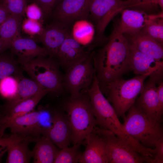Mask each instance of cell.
Masks as SVG:
<instances>
[{"label": "cell", "mask_w": 163, "mask_h": 163, "mask_svg": "<svg viewBox=\"0 0 163 163\" xmlns=\"http://www.w3.org/2000/svg\"><path fill=\"white\" fill-rule=\"evenodd\" d=\"M129 45L124 34L110 38L96 54H92L95 75L103 94H106L108 84L130 71Z\"/></svg>", "instance_id": "6da1fadb"}, {"label": "cell", "mask_w": 163, "mask_h": 163, "mask_svg": "<svg viewBox=\"0 0 163 163\" xmlns=\"http://www.w3.org/2000/svg\"><path fill=\"white\" fill-rule=\"evenodd\" d=\"M63 107L71 127L72 142L73 145H85V140L97 126L86 91L67 98L63 102Z\"/></svg>", "instance_id": "7a4b0ae2"}, {"label": "cell", "mask_w": 163, "mask_h": 163, "mask_svg": "<svg viewBox=\"0 0 163 163\" xmlns=\"http://www.w3.org/2000/svg\"><path fill=\"white\" fill-rule=\"evenodd\" d=\"M147 75H136L129 79L122 77L110 82L107 88V99L112 104L118 117H124L142 92Z\"/></svg>", "instance_id": "3957f363"}, {"label": "cell", "mask_w": 163, "mask_h": 163, "mask_svg": "<svg viewBox=\"0 0 163 163\" xmlns=\"http://www.w3.org/2000/svg\"><path fill=\"white\" fill-rule=\"evenodd\" d=\"M91 105L97 125L108 130L122 139L141 154H144L147 148L133 138L126 131L118 119L110 103L103 95L95 97Z\"/></svg>", "instance_id": "277c9868"}, {"label": "cell", "mask_w": 163, "mask_h": 163, "mask_svg": "<svg viewBox=\"0 0 163 163\" xmlns=\"http://www.w3.org/2000/svg\"><path fill=\"white\" fill-rule=\"evenodd\" d=\"M19 63L32 79L49 92L58 94L63 91L59 65L52 58L40 56Z\"/></svg>", "instance_id": "5b68a950"}, {"label": "cell", "mask_w": 163, "mask_h": 163, "mask_svg": "<svg viewBox=\"0 0 163 163\" xmlns=\"http://www.w3.org/2000/svg\"><path fill=\"white\" fill-rule=\"evenodd\" d=\"M127 111L123 125L127 132L137 142L144 146H152L163 138L161 123L150 119L134 105Z\"/></svg>", "instance_id": "8992f818"}, {"label": "cell", "mask_w": 163, "mask_h": 163, "mask_svg": "<svg viewBox=\"0 0 163 163\" xmlns=\"http://www.w3.org/2000/svg\"><path fill=\"white\" fill-rule=\"evenodd\" d=\"M103 140L108 163H141L145 158L111 131L96 126L93 131Z\"/></svg>", "instance_id": "52a82bcc"}, {"label": "cell", "mask_w": 163, "mask_h": 163, "mask_svg": "<svg viewBox=\"0 0 163 163\" xmlns=\"http://www.w3.org/2000/svg\"><path fill=\"white\" fill-rule=\"evenodd\" d=\"M138 7L132 0H91L89 18L94 23L97 36H101L108 24L118 14L127 8Z\"/></svg>", "instance_id": "ba28073f"}, {"label": "cell", "mask_w": 163, "mask_h": 163, "mask_svg": "<svg viewBox=\"0 0 163 163\" xmlns=\"http://www.w3.org/2000/svg\"><path fill=\"white\" fill-rule=\"evenodd\" d=\"M63 76L64 89L74 96L91 86L95 75L92 60V54L85 60L67 69Z\"/></svg>", "instance_id": "9c48e42d"}, {"label": "cell", "mask_w": 163, "mask_h": 163, "mask_svg": "<svg viewBox=\"0 0 163 163\" xmlns=\"http://www.w3.org/2000/svg\"><path fill=\"white\" fill-rule=\"evenodd\" d=\"M91 0H59L51 14L56 21L70 27L76 21L87 19Z\"/></svg>", "instance_id": "30bf717a"}, {"label": "cell", "mask_w": 163, "mask_h": 163, "mask_svg": "<svg viewBox=\"0 0 163 163\" xmlns=\"http://www.w3.org/2000/svg\"><path fill=\"white\" fill-rule=\"evenodd\" d=\"M129 45V68L136 75H147L158 84L162 81L163 62L156 60Z\"/></svg>", "instance_id": "8fae6325"}, {"label": "cell", "mask_w": 163, "mask_h": 163, "mask_svg": "<svg viewBox=\"0 0 163 163\" xmlns=\"http://www.w3.org/2000/svg\"><path fill=\"white\" fill-rule=\"evenodd\" d=\"M156 84L154 80L149 78L144 83L143 89L133 105L150 119L161 123L162 116L159 112Z\"/></svg>", "instance_id": "7c38bea8"}, {"label": "cell", "mask_w": 163, "mask_h": 163, "mask_svg": "<svg viewBox=\"0 0 163 163\" xmlns=\"http://www.w3.org/2000/svg\"><path fill=\"white\" fill-rule=\"evenodd\" d=\"M70 34V27L54 21L43 28L37 40L43 44L48 56L56 57L61 46Z\"/></svg>", "instance_id": "4fadbf2b"}, {"label": "cell", "mask_w": 163, "mask_h": 163, "mask_svg": "<svg viewBox=\"0 0 163 163\" xmlns=\"http://www.w3.org/2000/svg\"><path fill=\"white\" fill-rule=\"evenodd\" d=\"M90 54L72 37L71 33L61 46L56 57L59 65L66 70L85 60Z\"/></svg>", "instance_id": "5bb4252c"}, {"label": "cell", "mask_w": 163, "mask_h": 163, "mask_svg": "<svg viewBox=\"0 0 163 163\" xmlns=\"http://www.w3.org/2000/svg\"><path fill=\"white\" fill-rule=\"evenodd\" d=\"M54 118L53 126L43 135L60 149L69 147L72 142V129L66 114L54 110Z\"/></svg>", "instance_id": "9a60e30c"}, {"label": "cell", "mask_w": 163, "mask_h": 163, "mask_svg": "<svg viewBox=\"0 0 163 163\" xmlns=\"http://www.w3.org/2000/svg\"><path fill=\"white\" fill-rule=\"evenodd\" d=\"M40 113L33 111L17 117L7 123L3 128H9L12 133L24 137H38L42 135Z\"/></svg>", "instance_id": "2e32d148"}, {"label": "cell", "mask_w": 163, "mask_h": 163, "mask_svg": "<svg viewBox=\"0 0 163 163\" xmlns=\"http://www.w3.org/2000/svg\"><path fill=\"white\" fill-rule=\"evenodd\" d=\"M49 93L48 90L43 89L10 109H0V136L3 135V128L7 123L17 117L34 110L42 98Z\"/></svg>", "instance_id": "e0dca14e"}, {"label": "cell", "mask_w": 163, "mask_h": 163, "mask_svg": "<svg viewBox=\"0 0 163 163\" xmlns=\"http://www.w3.org/2000/svg\"><path fill=\"white\" fill-rule=\"evenodd\" d=\"M147 15L138 10H124L120 20L114 28L110 38L124 34H132L139 31L145 25Z\"/></svg>", "instance_id": "ac0fdd59"}, {"label": "cell", "mask_w": 163, "mask_h": 163, "mask_svg": "<svg viewBox=\"0 0 163 163\" xmlns=\"http://www.w3.org/2000/svg\"><path fill=\"white\" fill-rule=\"evenodd\" d=\"M128 35V38H126L130 45L156 60L163 61V45L141 30Z\"/></svg>", "instance_id": "d6986e66"}, {"label": "cell", "mask_w": 163, "mask_h": 163, "mask_svg": "<svg viewBox=\"0 0 163 163\" xmlns=\"http://www.w3.org/2000/svg\"><path fill=\"white\" fill-rule=\"evenodd\" d=\"M86 147L79 161L80 163H108L104 143L92 131L85 140Z\"/></svg>", "instance_id": "ffe728a7"}, {"label": "cell", "mask_w": 163, "mask_h": 163, "mask_svg": "<svg viewBox=\"0 0 163 163\" xmlns=\"http://www.w3.org/2000/svg\"><path fill=\"white\" fill-rule=\"evenodd\" d=\"M10 48L13 53L18 57L19 63L38 56L48 55L46 49L38 46L32 39L23 38L21 36L13 42Z\"/></svg>", "instance_id": "44dd1931"}, {"label": "cell", "mask_w": 163, "mask_h": 163, "mask_svg": "<svg viewBox=\"0 0 163 163\" xmlns=\"http://www.w3.org/2000/svg\"><path fill=\"white\" fill-rule=\"evenodd\" d=\"M21 74L20 73L15 76L18 80V90L16 94L12 98L8 100L6 103L0 108V109H10L45 89L33 79L23 77Z\"/></svg>", "instance_id": "7402d4cb"}, {"label": "cell", "mask_w": 163, "mask_h": 163, "mask_svg": "<svg viewBox=\"0 0 163 163\" xmlns=\"http://www.w3.org/2000/svg\"><path fill=\"white\" fill-rule=\"evenodd\" d=\"M22 16L10 14L7 19L0 25V53L10 48L13 42L21 37Z\"/></svg>", "instance_id": "603a6c76"}, {"label": "cell", "mask_w": 163, "mask_h": 163, "mask_svg": "<svg viewBox=\"0 0 163 163\" xmlns=\"http://www.w3.org/2000/svg\"><path fill=\"white\" fill-rule=\"evenodd\" d=\"M33 151L34 163H53L60 149L47 137L40 136Z\"/></svg>", "instance_id": "cb8c5ba5"}, {"label": "cell", "mask_w": 163, "mask_h": 163, "mask_svg": "<svg viewBox=\"0 0 163 163\" xmlns=\"http://www.w3.org/2000/svg\"><path fill=\"white\" fill-rule=\"evenodd\" d=\"M31 142L30 140H23L10 145L8 147V155L6 162L29 163L33 157V151L29 148V144Z\"/></svg>", "instance_id": "d4e9b609"}, {"label": "cell", "mask_w": 163, "mask_h": 163, "mask_svg": "<svg viewBox=\"0 0 163 163\" xmlns=\"http://www.w3.org/2000/svg\"><path fill=\"white\" fill-rule=\"evenodd\" d=\"M95 29L93 24L87 19L75 21L71 33L72 37L82 45H86L93 40Z\"/></svg>", "instance_id": "484cf974"}, {"label": "cell", "mask_w": 163, "mask_h": 163, "mask_svg": "<svg viewBox=\"0 0 163 163\" xmlns=\"http://www.w3.org/2000/svg\"><path fill=\"white\" fill-rule=\"evenodd\" d=\"M141 30L163 45V18L149 19L147 16L145 25Z\"/></svg>", "instance_id": "4316f807"}, {"label": "cell", "mask_w": 163, "mask_h": 163, "mask_svg": "<svg viewBox=\"0 0 163 163\" xmlns=\"http://www.w3.org/2000/svg\"><path fill=\"white\" fill-rule=\"evenodd\" d=\"M81 144H76L71 147L60 149L53 163H77L79 162L82 152Z\"/></svg>", "instance_id": "83f0119b"}, {"label": "cell", "mask_w": 163, "mask_h": 163, "mask_svg": "<svg viewBox=\"0 0 163 163\" xmlns=\"http://www.w3.org/2000/svg\"><path fill=\"white\" fill-rule=\"evenodd\" d=\"M18 80L15 76L6 77L0 80V94L8 100L14 97L18 90Z\"/></svg>", "instance_id": "f1b7e54d"}, {"label": "cell", "mask_w": 163, "mask_h": 163, "mask_svg": "<svg viewBox=\"0 0 163 163\" xmlns=\"http://www.w3.org/2000/svg\"><path fill=\"white\" fill-rule=\"evenodd\" d=\"M18 62L12 57L5 55H0V80L4 78L19 72Z\"/></svg>", "instance_id": "f546056e"}, {"label": "cell", "mask_w": 163, "mask_h": 163, "mask_svg": "<svg viewBox=\"0 0 163 163\" xmlns=\"http://www.w3.org/2000/svg\"><path fill=\"white\" fill-rule=\"evenodd\" d=\"M0 4L10 14L23 17L27 5V0H0Z\"/></svg>", "instance_id": "4dcf8cb0"}, {"label": "cell", "mask_w": 163, "mask_h": 163, "mask_svg": "<svg viewBox=\"0 0 163 163\" xmlns=\"http://www.w3.org/2000/svg\"><path fill=\"white\" fill-rule=\"evenodd\" d=\"M21 28L25 33L30 36L34 37L39 35L44 27L40 21L27 18L22 23Z\"/></svg>", "instance_id": "1f68e13d"}, {"label": "cell", "mask_w": 163, "mask_h": 163, "mask_svg": "<svg viewBox=\"0 0 163 163\" xmlns=\"http://www.w3.org/2000/svg\"><path fill=\"white\" fill-rule=\"evenodd\" d=\"M39 111L40 123L42 129V135H43L53 126L54 110L43 108L40 109Z\"/></svg>", "instance_id": "d6a6232c"}, {"label": "cell", "mask_w": 163, "mask_h": 163, "mask_svg": "<svg viewBox=\"0 0 163 163\" xmlns=\"http://www.w3.org/2000/svg\"><path fill=\"white\" fill-rule=\"evenodd\" d=\"M25 14L28 18L39 21H40L44 16L41 8L34 2L27 5Z\"/></svg>", "instance_id": "836d02e7"}, {"label": "cell", "mask_w": 163, "mask_h": 163, "mask_svg": "<svg viewBox=\"0 0 163 163\" xmlns=\"http://www.w3.org/2000/svg\"><path fill=\"white\" fill-rule=\"evenodd\" d=\"M42 9L44 16L50 15L59 0H33Z\"/></svg>", "instance_id": "e575fe53"}, {"label": "cell", "mask_w": 163, "mask_h": 163, "mask_svg": "<svg viewBox=\"0 0 163 163\" xmlns=\"http://www.w3.org/2000/svg\"><path fill=\"white\" fill-rule=\"evenodd\" d=\"M155 151L154 159L156 163L163 162V138L158 140L155 144Z\"/></svg>", "instance_id": "d590c367"}, {"label": "cell", "mask_w": 163, "mask_h": 163, "mask_svg": "<svg viewBox=\"0 0 163 163\" xmlns=\"http://www.w3.org/2000/svg\"><path fill=\"white\" fill-rule=\"evenodd\" d=\"M11 140L9 137L2 138L0 136V162L4 153L8 150V147L11 144Z\"/></svg>", "instance_id": "8d00e7d4"}, {"label": "cell", "mask_w": 163, "mask_h": 163, "mask_svg": "<svg viewBox=\"0 0 163 163\" xmlns=\"http://www.w3.org/2000/svg\"><path fill=\"white\" fill-rule=\"evenodd\" d=\"M157 93L159 103V112L160 115L162 117L163 112V82L158 84L157 87Z\"/></svg>", "instance_id": "74e56055"}, {"label": "cell", "mask_w": 163, "mask_h": 163, "mask_svg": "<svg viewBox=\"0 0 163 163\" xmlns=\"http://www.w3.org/2000/svg\"><path fill=\"white\" fill-rule=\"evenodd\" d=\"M136 3L139 7L144 8L147 9L152 8L154 5L152 2L151 0H132Z\"/></svg>", "instance_id": "f35d334b"}, {"label": "cell", "mask_w": 163, "mask_h": 163, "mask_svg": "<svg viewBox=\"0 0 163 163\" xmlns=\"http://www.w3.org/2000/svg\"><path fill=\"white\" fill-rule=\"evenodd\" d=\"M10 14L3 6L0 4V25L7 19Z\"/></svg>", "instance_id": "ab89813d"}, {"label": "cell", "mask_w": 163, "mask_h": 163, "mask_svg": "<svg viewBox=\"0 0 163 163\" xmlns=\"http://www.w3.org/2000/svg\"><path fill=\"white\" fill-rule=\"evenodd\" d=\"M157 4H158L161 8V10H163V0H157Z\"/></svg>", "instance_id": "60d3db41"}, {"label": "cell", "mask_w": 163, "mask_h": 163, "mask_svg": "<svg viewBox=\"0 0 163 163\" xmlns=\"http://www.w3.org/2000/svg\"><path fill=\"white\" fill-rule=\"evenodd\" d=\"M152 3L154 5L157 4V0H151Z\"/></svg>", "instance_id": "b9f144b4"}, {"label": "cell", "mask_w": 163, "mask_h": 163, "mask_svg": "<svg viewBox=\"0 0 163 163\" xmlns=\"http://www.w3.org/2000/svg\"><path fill=\"white\" fill-rule=\"evenodd\" d=\"M1 44L0 43V53L1 50Z\"/></svg>", "instance_id": "7bdbcfd3"}]
</instances>
